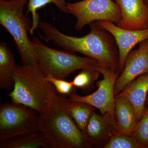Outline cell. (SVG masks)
<instances>
[{
	"mask_svg": "<svg viewBox=\"0 0 148 148\" xmlns=\"http://www.w3.org/2000/svg\"><path fill=\"white\" fill-rule=\"evenodd\" d=\"M89 25L90 32L80 37L65 34L46 21H40L38 28L44 34V37L39 36L45 41H52L65 50L79 52L94 58L103 66L119 73V51L114 37L100 27L96 21Z\"/></svg>",
	"mask_w": 148,
	"mask_h": 148,
	"instance_id": "cell-1",
	"label": "cell"
},
{
	"mask_svg": "<svg viewBox=\"0 0 148 148\" xmlns=\"http://www.w3.org/2000/svg\"><path fill=\"white\" fill-rule=\"evenodd\" d=\"M58 93L49 106L39 113V130L51 148H90L86 136L69 115V98Z\"/></svg>",
	"mask_w": 148,
	"mask_h": 148,
	"instance_id": "cell-2",
	"label": "cell"
},
{
	"mask_svg": "<svg viewBox=\"0 0 148 148\" xmlns=\"http://www.w3.org/2000/svg\"><path fill=\"white\" fill-rule=\"evenodd\" d=\"M46 75L37 65H16L14 72V86L8 94L12 103L29 107L40 113L58 94L51 83L45 79Z\"/></svg>",
	"mask_w": 148,
	"mask_h": 148,
	"instance_id": "cell-3",
	"label": "cell"
},
{
	"mask_svg": "<svg viewBox=\"0 0 148 148\" xmlns=\"http://www.w3.org/2000/svg\"><path fill=\"white\" fill-rule=\"evenodd\" d=\"M28 2V0H0V24L13 38L22 65L39 66L28 36L32 22L24 14Z\"/></svg>",
	"mask_w": 148,
	"mask_h": 148,
	"instance_id": "cell-4",
	"label": "cell"
},
{
	"mask_svg": "<svg viewBox=\"0 0 148 148\" xmlns=\"http://www.w3.org/2000/svg\"><path fill=\"white\" fill-rule=\"evenodd\" d=\"M32 45L39 66L47 75L65 79L77 70L86 68H97L101 64L94 58L81 57L68 51L53 49L47 46L38 38H32Z\"/></svg>",
	"mask_w": 148,
	"mask_h": 148,
	"instance_id": "cell-5",
	"label": "cell"
},
{
	"mask_svg": "<svg viewBox=\"0 0 148 148\" xmlns=\"http://www.w3.org/2000/svg\"><path fill=\"white\" fill-rule=\"evenodd\" d=\"M36 112L22 104L12 103L1 105L0 141L39 131L38 116Z\"/></svg>",
	"mask_w": 148,
	"mask_h": 148,
	"instance_id": "cell-6",
	"label": "cell"
},
{
	"mask_svg": "<svg viewBox=\"0 0 148 148\" xmlns=\"http://www.w3.org/2000/svg\"><path fill=\"white\" fill-rule=\"evenodd\" d=\"M66 9V14L76 18L75 29L77 31H81L93 21H108L117 24L121 18L120 9L113 0H82L67 3Z\"/></svg>",
	"mask_w": 148,
	"mask_h": 148,
	"instance_id": "cell-7",
	"label": "cell"
},
{
	"mask_svg": "<svg viewBox=\"0 0 148 148\" xmlns=\"http://www.w3.org/2000/svg\"><path fill=\"white\" fill-rule=\"evenodd\" d=\"M97 69L103 77V79L96 82L97 90L85 96L78 95L75 90L69 95V100L89 104L98 109L101 114H109L115 120L114 90L117 79L120 74L118 72L101 64Z\"/></svg>",
	"mask_w": 148,
	"mask_h": 148,
	"instance_id": "cell-8",
	"label": "cell"
},
{
	"mask_svg": "<svg viewBox=\"0 0 148 148\" xmlns=\"http://www.w3.org/2000/svg\"><path fill=\"white\" fill-rule=\"evenodd\" d=\"M97 21L98 25L112 36L119 51V74L124 69L125 63L127 55L132 49L138 44L148 39V28L140 30H132L121 28L108 21Z\"/></svg>",
	"mask_w": 148,
	"mask_h": 148,
	"instance_id": "cell-9",
	"label": "cell"
},
{
	"mask_svg": "<svg viewBox=\"0 0 148 148\" xmlns=\"http://www.w3.org/2000/svg\"><path fill=\"white\" fill-rule=\"evenodd\" d=\"M147 73L148 39L140 43L138 49L131 51L127 55L123 71L115 84V97L137 77Z\"/></svg>",
	"mask_w": 148,
	"mask_h": 148,
	"instance_id": "cell-10",
	"label": "cell"
},
{
	"mask_svg": "<svg viewBox=\"0 0 148 148\" xmlns=\"http://www.w3.org/2000/svg\"><path fill=\"white\" fill-rule=\"evenodd\" d=\"M113 1L121 11V18L117 26L132 30L148 28V5L145 0Z\"/></svg>",
	"mask_w": 148,
	"mask_h": 148,
	"instance_id": "cell-11",
	"label": "cell"
},
{
	"mask_svg": "<svg viewBox=\"0 0 148 148\" xmlns=\"http://www.w3.org/2000/svg\"><path fill=\"white\" fill-rule=\"evenodd\" d=\"M116 132L115 120L110 114L94 112L88 122L85 135L90 147L103 148Z\"/></svg>",
	"mask_w": 148,
	"mask_h": 148,
	"instance_id": "cell-12",
	"label": "cell"
},
{
	"mask_svg": "<svg viewBox=\"0 0 148 148\" xmlns=\"http://www.w3.org/2000/svg\"><path fill=\"white\" fill-rule=\"evenodd\" d=\"M148 92V73L140 75L128 84L118 95L127 98L133 105L138 121L145 109Z\"/></svg>",
	"mask_w": 148,
	"mask_h": 148,
	"instance_id": "cell-13",
	"label": "cell"
},
{
	"mask_svg": "<svg viewBox=\"0 0 148 148\" xmlns=\"http://www.w3.org/2000/svg\"><path fill=\"white\" fill-rule=\"evenodd\" d=\"M115 117L118 132L129 136L138 122L135 109L128 99L122 95L115 97Z\"/></svg>",
	"mask_w": 148,
	"mask_h": 148,
	"instance_id": "cell-14",
	"label": "cell"
},
{
	"mask_svg": "<svg viewBox=\"0 0 148 148\" xmlns=\"http://www.w3.org/2000/svg\"><path fill=\"white\" fill-rule=\"evenodd\" d=\"M1 148H51L40 131L24 133L0 141Z\"/></svg>",
	"mask_w": 148,
	"mask_h": 148,
	"instance_id": "cell-15",
	"label": "cell"
},
{
	"mask_svg": "<svg viewBox=\"0 0 148 148\" xmlns=\"http://www.w3.org/2000/svg\"><path fill=\"white\" fill-rule=\"evenodd\" d=\"M14 55L5 42L0 43V88L13 89V74L16 66Z\"/></svg>",
	"mask_w": 148,
	"mask_h": 148,
	"instance_id": "cell-16",
	"label": "cell"
},
{
	"mask_svg": "<svg viewBox=\"0 0 148 148\" xmlns=\"http://www.w3.org/2000/svg\"><path fill=\"white\" fill-rule=\"evenodd\" d=\"M67 110L79 129L85 134V130L91 115L96 108L87 103L69 100Z\"/></svg>",
	"mask_w": 148,
	"mask_h": 148,
	"instance_id": "cell-17",
	"label": "cell"
},
{
	"mask_svg": "<svg viewBox=\"0 0 148 148\" xmlns=\"http://www.w3.org/2000/svg\"><path fill=\"white\" fill-rule=\"evenodd\" d=\"M66 1V0H28L26 15L28 16L30 13L32 15V24L30 34H34V32L38 28L40 22L39 14L37 12L38 10L52 3L61 11L66 13V7L67 4Z\"/></svg>",
	"mask_w": 148,
	"mask_h": 148,
	"instance_id": "cell-18",
	"label": "cell"
},
{
	"mask_svg": "<svg viewBox=\"0 0 148 148\" xmlns=\"http://www.w3.org/2000/svg\"><path fill=\"white\" fill-rule=\"evenodd\" d=\"M98 67L82 69L72 81L74 87L81 89L84 92H88L92 90L95 87V82L98 80L101 73L97 69Z\"/></svg>",
	"mask_w": 148,
	"mask_h": 148,
	"instance_id": "cell-19",
	"label": "cell"
},
{
	"mask_svg": "<svg viewBox=\"0 0 148 148\" xmlns=\"http://www.w3.org/2000/svg\"><path fill=\"white\" fill-rule=\"evenodd\" d=\"M132 136L141 148H148V108H145L142 118L135 125Z\"/></svg>",
	"mask_w": 148,
	"mask_h": 148,
	"instance_id": "cell-20",
	"label": "cell"
},
{
	"mask_svg": "<svg viewBox=\"0 0 148 148\" xmlns=\"http://www.w3.org/2000/svg\"><path fill=\"white\" fill-rule=\"evenodd\" d=\"M104 148H141L132 136L116 132L103 147Z\"/></svg>",
	"mask_w": 148,
	"mask_h": 148,
	"instance_id": "cell-21",
	"label": "cell"
},
{
	"mask_svg": "<svg viewBox=\"0 0 148 148\" xmlns=\"http://www.w3.org/2000/svg\"><path fill=\"white\" fill-rule=\"evenodd\" d=\"M46 81L51 83L54 86L56 90L59 94L64 96H69L75 90L72 82H69L64 79L56 78L50 75H48L45 77Z\"/></svg>",
	"mask_w": 148,
	"mask_h": 148,
	"instance_id": "cell-22",
	"label": "cell"
},
{
	"mask_svg": "<svg viewBox=\"0 0 148 148\" xmlns=\"http://www.w3.org/2000/svg\"><path fill=\"white\" fill-rule=\"evenodd\" d=\"M145 107L146 108H148V92L147 95V98H146L145 102Z\"/></svg>",
	"mask_w": 148,
	"mask_h": 148,
	"instance_id": "cell-23",
	"label": "cell"
},
{
	"mask_svg": "<svg viewBox=\"0 0 148 148\" xmlns=\"http://www.w3.org/2000/svg\"><path fill=\"white\" fill-rule=\"evenodd\" d=\"M145 1L146 3H147V4L148 5V0H145Z\"/></svg>",
	"mask_w": 148,
	"mask_h": 148,
	"instance_id": "cell-24",
	"label": "cell"
}]
</instances>
